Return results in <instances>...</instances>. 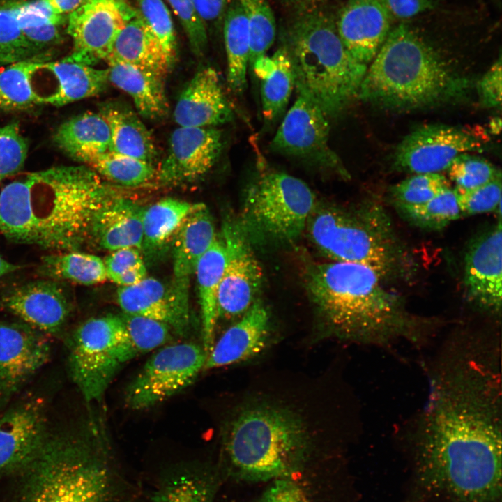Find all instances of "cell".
Wrapping results in <instances>:
<instances>
[{"label": "cell", "instance_id": "6da1fadb", "mask_svg": "<svg viewBox=\"0 0 502 502\" xmlns=\"http://www.w3.org/2000/svg\"><path fill=\"white\" fill-rule=\"evenodd\" d=\"M116 192L86 166L31 172L0 193V232L9 241L57 251L89 241L93 218Z\"/></svg>", "mask_w": 502, "mask_h": 502}, {"label": "cell", "instance_id": "7a4b0ae2", "mask_svg": "<svg viewBox=\"0 0 502 502\" xmlns=\"http://www.w3.org/2000/svg\"><path fill=\"white\" fill-rule=\"evenodd\" d=\"M388 282L371 268L349 262L312 264L305 273L309 295L330 329L346 338L379 343L414 337L420 326Z\"/></svg>", "mask_w": 502, "mask_h": 502}, {"label": "cell", "instance_id": "3957f363", "mask_svg": "<svg viewBox=\"0 0 502 502\" xmlns=\"http://www.w3.org/2000/svg\"><path fill=\"white\" fill-rule=\"evenodd\" d=\"M105 435L92 417L50 425L36 453L16 473L13 502H108L112 480Z\"/></svg>", "mask_w": 502, "mask_h": 502}, {"label": "cell", "instance_id": "277c9868", "mask_svg": "<svg viewBox=\"0 0 502 502\" xmlns=\"http://www.w3.org/2000/svg\"><path fill=\"white\" fill-rule=\"evenodd\" d=\"M469 86L418 31L401 23L367 68L357 96L384 109L414 110L456 100Z\"/></svg>", "mask_w": 502, "mask_h": 502}, {"label": "cell", "instance_id": "5b68a950", "mask_svg": "<svg viewBox=\"0 0 502 502\" xmlns=\"http://www.w3.org/2000/svg\"><path fill=\"white\" fill-rule=\"evenodd\" d=\"M282 39L297 92L310 97L328 119L338 116L357 97L367 67L343 45L335 17L318 6L297 10Z\"/></svg>", "mask_w": 502, "mask_h": 502}, {"label": "cell", "instance_id": "8992f818", "mask_svg": "<svg viewBox=\"0 0 502 502\" xmlns=\"http://www.w3.org/2000/svg\"><path fill=\"white\" fill-rule=\"evenodd\" d=\"M309 448L301 420L286 409L266 403L242 409L224 441L231 473L257 482L289 478L305 462Z\"/></svg>", "mask_w": 502, "mask_h": 502}, {"label": "cell", "instance_id": "52a82bcc", "mask_svg": "<svg viewBox=\"0 0 502 502\" xmlns=\"http://www.w3.org/2000/svg\"><path fill=\"white\" fill-rule=\"evenodd\" d=\"M305 229L334 261L365 265L389 282L412 273L411 257L378 204L367 202L351 210L315 207Z\"/></svg>", "mask_w": 502, "mask_h": 502}, {"label": "cell", "instance_id": "ba28073f", "mask_svg": "<svg viewBox=\"0 0 502 502\" xmlns=\"http://www.w3.org/2000/svg\"><path fill=\"white\" fill-rule=\"evenodd\" d=\"M315 207V195L304 181L263 170L246 190L238 222L250 241L289 243L305 230Z\"/></svg>", "mask_w": 502, "mask_h": 502}, {"label": "cell", "instance_id": "9c48e42d", "mask_svg": "<svg viewBox=\"0 0 502 502\" xmlns=\"http://www.w3.org/2000/svg\"><path fill=\"white\" fill-rule=\"evenodd\" d=\"M69 375L88 403L98 402L123 364L137 356L120 316L90 318L66 340Z\"/></svg>", "mask_w": 502, "mask_h": 502}, {"label": "cell", "instance_id": "30bf717a", "mask_svg": "<svg viewBox=\"0 0 502 502\" xmlns=\"http://www.w3.org/2000/svg\"><path fill=\"white\" fill-rule=\"evenodd\" d=\"M206 357L202 346L193 342L161 347L128 386L126 405L133 410L145 409L178 393L193 383Z\"/></svg>", "mask_w": 502, "mask_h": 502}, {"label": "cell", "instance_id": "8fae6325", "mask_svg": "<svg viewBox=\"0 0 502 502\" xmlns=\"http://www.w3.org/2000/svg\"><path fill=\"white\" fill-rule=\"evenodd\" d=\"M297 95L271 141L270 149L347 178L344 166L329 145L328 116L307 95L300 92Z\"/></svg>", "mask_w": 502, "mask_h": 502}, {"label": "cell", "instance_id": "7c38bea8", "mask_svg": "<svg viewBox=\"0 0 502 502\" xmlns=\"http://www.w3.org/2000/svg\"><path fill=\"white\" fill-rule=\"evenodd\" d=\"M486 142L476 131L444 124L421 126L407 135L393 155V168L415 174L439 173L462 153L481 152Z\"/></svg>", "mask_w": 502, "mask_h": 502}, {"label": "cell", "instance_id": "4fadbf2b", "mask_svg": "<svg viewBox=\"0 0 502 502\" xmlns=\"http://www.w3.org/2000/svg\"><path fill=\"white\" fill-rule=\"evenodd\" d=\"M135 11L130 0H84L68 16L67 33L73 47L63 59L91 66L106 61L115 39Z\"/></svg>", "mask_w": 502, "mask_h": 502}, {"label": "cell", "instance_id": "5bb4252c", "mask_svg": "<svg viewBox=\"0 0 502 502\" xmlns=\"http://www.w3.org/2000/svg\"><path fill=\"white\" fill-rule=\"evenodd\" d=\"M220 236L227 257L218 291V317L229 319L243 314L257 300L263 271L238 221H225Z\"/></svg>", "mask_w": 502, "mask_h": 502}, {"label": "cell", "instance_id": "9a60e30c", "mask_svg": "<svg viewBox=\"0 0 502 502\" xmlns=\"http://www.w3.org/2000/svg\"><path fill=\"white\" fill-rule=\"evenodd\" d=\"M50 337L21 321H0V408L48 362Z\"/></svg>", "mask_w": 502, "mask_h": 502}, {"label": "cell", "instance_id": "2e32d148", "mask_svg": "<svg viewBox=\"0 0 502 502\" xmlns=\"http://www.w3.org/2000/svg\"><path fill=\"white\" fill-rule=\"evenodd\" d=\"M50 424L43 397H26L0 413V480L16 474L34 456Z\"/></svg>", "mask_w": 502, "mask_h": 502}, {"label": "cell", "instance_id": "e0dca14e", "mask_svg": "<svg viewBox=\"0 0 502 502\" xmlns=\"http://www.w3.org/2000/svg\"><path fill=\"white\" fill-rule=\"evenodd\" d=\"M502 227L496 224L476 236L464 259L463 281L466 296L479 310L497 316L501 312Z\"/></svg>", "mask_w": 502, "mask_h": 502}, {"label": "cell", "instance_id": "ac0fdd59", "mask_svg": "<svg viewBox=\"0 0 502 502\" xmlns=\"http://www.w3.org/2000/svg\"><path fill=\"white\" fill-rule=\"evenodd\" d=\"M0 306L21 321L49 336L61 335L72 312V302L61 281L29 282L4 292Z\"/></svg>", "mask_w": 502, "mask_h": 502}, {"label": "cell", "instance_id": "d6986e66", "mask_svg": "<svg viewBox=\"0 0 502 502\" xmlns=\"http://www.w3.org/2000/svg\"><path fill=\"white\" fill-rule=\"evenodd\" d=\"M222 147V134L217 129L178 126L171 134L156 179L165 184L194 181L213 167Z\"/></svg>", "mask_w": 502, "mask_h": 502}, {"label": "cell", "instance_id": "ffe728a7", "mask_svg": "<svg viewBox=\"0 0 502 502\" xmlns=\"http://www.w3.org/2000/svg\"><path fill=\"white\" fill-rule=\"evenodd\" d=\"M31 88L41 104L60 107L102 93L108 70L61 59L40 62L31 74Z\"/></svg>", "mask_w": 502, "mask_h": 502}, {"label": "cell", "instance_id": "44dd1931", "mask_svg": "<svg viewBox=\"0 0 502 502\" xmlns=\"http://www.w3.org/2000/svg\"><path fill=\"white\" fill-rule=\"evenodd\" d=\"M392 19L381 0H348L335 17V23L346 50L367 66L390 33Z\"/></svg>", "mask_w": 502, "mask_h": 502}, {"label": "cell", "instance_id": "7402d4cb", "mask_svg": "<svg viewBox=\"0 0 502 502\" xmlns=\"http://www.w3.org/2000/svg\"><path fill=\"white\" fill-rule=\"evenodd\" d=\"M217 237L215 224L208 207L201 203L182 222L173 238V282L174 294L189 307L190 279L201 257Z\"/></svg>", "mask_w": 502, "mask_h": 502}, {"label": "cell", "instance_id": "603a6c76", "mask_svg": "<svg viewBox=\"0 0 502 502\" xmlns=\"http://www.w3.org/2000/svg\"><path fill=\"white\" fill-rule=\"evenodd\" d=\"M233 117L218 73L211 66L196 72L174 111V121L181 127L213 128L229 123Z\"/></svg>", "mask_w": 502, "mask_h": 502}, {"label": "cell", "instance_id": "cb8c5ba5", "mask_svg": "<svg viewBox=\"0 0 502 502\" xmlns=\"http://www.w3.org/2000/svg\"><path fill=\"white\" fill-rule=\"evenodd\" d=\"M219 338L208 354L204 369H213L248 360L261 353L270 336V314L256 300Z\"/></svg>", "mask_w": 502, "mask_h": 502}, {"label": "cell", "instance_id": "d4e9b609", "mask_svg": "<svg viewBox=\"0 0 502 502\" xmlns=\"http://www.w3.org/2000/svg\"><path fill=\"white\" fill-rule=\"evenodd\" d=\"M116 299L124 313L160 321L181 335L189 329V307L181 303L170 286L156 278L146 276L136 284L119 287Z\"/></svg>", "mask_w": 502, "mask_h": 502}, {"label": "cell", "instance_id": "484cf974", "mask_svg": "<svg viewBox=\"0 0 502 502\" xmlns=\"http://www.w3.org/2000/svg\"><path fill=\"white\" fill-rule=\"evenodd\" d=\"M144 208L118 195L105 201L95 213L89 241L102 249H142Z\"/></svg>", "mask_w": 502, "mask_h": 502}, {"label": "cell", "instance_id": "4316f807", "mask_svg": "<svg viewBox=\"0 0 502 502\" xmlns=\"http://www.w3.org/2000/svg\"><path fill=\"white\" fill-rule=\"evenodd\" d=\"M109 59L122 61L164 79L171 69L153 31L135 8L112 45Z\"/></svg>", "mask_w": 502, "mask_h": 502}, {"label": "cell", "instance_id": "83f0119b", "mask_svg": "<svg viewBox=\"0 0 502 502\" xmlns=\"http://www.w3.org/2000/svg\"><path fill=\"white\" fill-rule=\"evenodd\" d=\"M251 67L261 81L262 115L268 128L283 115L295 86L292 63L281 45L272 56L257 59Z\"/></svg>", "mask_w": 502, "mask_h": 502}, {"label": "cell", "instance_id": "f1b7e54d", "mask_svg": "<svg viewBox=\"0 0 502 502\" xmlns=\"http://www.w3.org/2000/svg\"><path fill=\"white\" fill-rule=\"evenodd\" d=\"M109 82L132 98L139 114L150 120H158L168 113L163 79L130 64L109 59Z\"/></svg>", "mask_w": 502, "mask_h": 502}, {"label": "cell", "instance_id": "f546056e", "mask_svg": "<svg viewBox=\"0 0 502 502\" xmlns=\"http://www.w3.org/2000/svg\"><path fill=\"white\" fill-rule=\"evenodd\" d=\"M53 140L73 159L84 162L111 150L109 126L100 112H84L62 123Z\"/></svg>", "mask_w": 502, "mask_h": 502}, {"label": "cell", "instance_id": "4dcf8cb0", "mask_svg": "<svg viewBox=\"0 0 502 502\" xmlns=\"http://www.w3.org/2000/svg\"><path fill=\"white\" fill-rule=\"evenodd\" d=\"M99 112L109 128L110 151L153 164L157 152L151 132L129 106L110 101Z\"/></svg>", "mask_w": 502, "mask_h": 502}, {"label": "cell", "instance_id": "1f68e13d", "mask_svg": "<svg viewBox=\"0 0 502 502\" xmlns=\"http://www.w3.org/2000/svg\"><path fill=\"white\" fill-rule=\"evenodd\" d=\"M226 249L221 236L214 242L198 261L197 277L201 316L202 347L206 356L215 342V330L218 318V296L226 264Z\"/></svg>", "mask_w": 502, "mask_h": 502}, {"label": "cell", "instance_id": "d6a6232c", "mask_svg": "<svg viewBox=\"0 0 502 502\" xmlns=\"http://www.w3.org/2000/svg\"><path fill=\"white\" fill-rule=\"evenodd\" d=\"M216 488L210 471L195 465L182 466L163 478L149 502H213Z\"/></svg>", "mask_w": 502, "mask_h": 502}, {"label": "cell", "instance_id": "836d02e7", "mask_svg": "<svg viewBox=\"0 0 502 502\" xmlns=\"http://www.w3.org/2000/svg\"><path fill=\"white\" fill-rule=\"evenodd\" d=\"M223 36L227 62V82L235 93L246 86L250 50V31L246 18L236 0H232L225 15Z\"/></svg>", "mask_w": 502, "mask_h": 502}, {"label": "cell", "instance_id": "e575fe53", "mask_svg": "<svg viewBox=\"0 0 502 502\" xmlns=\"http://www.w3.org/2000/svg\"><path fill=\"white\" fill-rule=\"evenodd\" d=\"M195 204L174 198L162 199L144 208L142 249L147 254L159 252L173 240Z\"/></svg>", "mask_w": 502, "mask_h": 502}, {"label": "cell", "instance_id": "d590c367", "mask_svg": "<svg viewBox=\"0 0 502 502\" xmlns=\"http://www.w3.org/2000/svg\"><path fill=\"white\" fill-rule=\"evenodd\" d=\"M39 274L48 279L92 285L107 279L104 260L78 251L51 254L41 259Z\"/></svg>", "mask_w": 502, "mask_h": 502}, {"label": "cell", "instance_id": "8d00e7d4", "mask_svg": "<svg viewBox=\"0 0 502 502\" xmlns=\"http://www.w3.org/2000/svg\"><path fill=\"white\" fill-rule=\"evenodd\" d=\"M99 176L124 187H139L157 178L152 163L112 151L100 154L85 163Z\"/></svg>", "mask_w": 502, "mask_h": 502}, {"label": "cell", "instance_id": "74e56055", "mask_svg": "<svg viewBox=\"0 0 502 502\" xmlns=\"http://www.w3.org/2000/svg\"><path fill=\"white\" fill-rule=\"evenodd\" d=\"M43 61L26 60L0 70V110L23 111L41 104L31 88L30 76Z\"/></svg>", "mask_w": 502, "mask_h": 502}, {"label": "cell", "instance_id": "f35d334b", "mask_svg": "<svg viewBox=\"0 0 502 502\" xmlns=\"http://www.w3.org/2000/svg\"><path fill=\"white\" fill-rule=\"evenodd\" d=\"M396 209L407 222L428 230L443 229L462 215L456 193L450 187L424 204Z\"/></svg>", "mask_w": 502, "mask_h": 502}, {"label": "cell", "instance_id": "ab89813d", "mask_svg": "<svg viewBox=\"0 0 502 502\" xmlns=\"http://www.w3.org/2000/svg\"><path fill=\"white\" fill-rule=\"evenodd\" d=\"M17 1L0 2V66L26 60H40L46 54L38 50L24 36L15 17Z\"/></svg>", "mask_w": 502, "mask_h": 502}, {"label": "cell", "instance_id": "60d3db41", "mask_svg": "<svg viewBox=\"0 0 502 502\" xmlns=\"http://www.w3.org/2000/svg\"><path fill=\"white\" fill-rule=\"evenodd\" d=\"M246 18L250 37L249 66L266 54L275 39L276 20L266 0H236Z\"/></svg>", "mask_w": 502, "mask_h": 502}, {"label": "cell", "instance_id": "b9f144b4", "mask_svg": "<svg viewBox=\"0 0 502 502\" xmlns=\"http://www.w3.org/2000/svg\"><path fill=\"white\" fill-rule=\"evenodd\" d=\"M159 40L172 68L177 52L176 34L171 14L163 0H130Z\"/></svg>", "mask_w": 502, "mask_h": 502}, {"label": "cell", "instance_id": "7bdbcfd3", "mask_svg": "<svg viewBox=\"0 0 502 502\" xmlns=\"http://www.w3.org/2000/svg\"><path fill=\"white\" fill-rule=\"evenodd\" d=\"M446 178L439 173L416 174L390 189L395 207L424 204L446 188H450Z\"/></svg>", "mask_w": 502, "mask_h": 502}, {"label": "cell", "instance_id": "ee69618b", "mask_svg": "<svg viewBox=\"0 0 502 502\" xmlns=\"http://www.w3.org/2000/svg\"><path fill=\"white\" fill-rule=\"evenodd\" d=\"M121 317L130 342L137 355L160 348L172 338L174 331L163 322L124 312Z\"/></svg>", "mask_w": 502, "mask_h": 502}, {"label": "cell", "instance_id": "f6af8a7d", "mask_svg": "<svg viewBox=\"0 0 502 502\" xmlns=\"http://www.w3.org/2000/svg\"><path fill=\"white\" fill-rule=\"evenodd\" d=\"M447 170L458 190H469L501 177L500 170L492 163L469 153L457 156Z\"/></svg>", "mask_w": 502, "mask_h": 502}, {"label": "cell", "instance_id": "bcb514c9", "mask_svg": "<svg viewBox=\"0 0 502 502\" xmlns=\"http://www.w3.org/2000/svg\"><path fill=\"white\" fill-rule=\"evenodd\" d=\"M28 151V140L18 123L0 127V182L23 169Z\"/></svg>", "mask_w": 502, "mask_h": 502}, {"label": "cell", "instance_id": "7dc6e473", "mask_svg": "<svg viewBox=\"0 0 502 502\" xmlns=\"http://www.w3.org/2000/svg\"><path fill=\"white\" fill-rule=\"evenodd\" d=\"M462 215H476L501 208V177L469 190L454 189Z\"/></svg>", "mask_w": 502, "mask_h": 502}, {"label": "cell", "instance_id": "c3c4849f", "mask_svg": "<svg viewBox=\"0 0 502 502\" xmlns=\"http://www.w3.org/2000/svg\"><path fill=\"white\" fill-rule=\"evenodd\" d=\"M179 20L195 55L204 54L208 45V31L194 8L192 0H166Z\"/></svg>", "mask_w": 502, "mask_h": 502}, {"label": "cell", "instance_id": "681fc988", "mask_svg": "<svg viewBox=\"0 0 502 502\" xmlns=\"http://www.w3.org/2000/svg\"><path fill=\"white\" fill-rule=\"evenodd\" d=\"M15 14L21 30L47 24L60 26L67 20L66 16L54 11L47 0L17 1Z\"/></svg>", "mask_w": 502, "mask_h": 502}, {"label": "cell", "instance_id": "f907efd6", "mask_svg": "<svg viewBox=\"0 0 502 502\" xmlns=\"http://www.w3.org/2000/svg\"><path fill=\"white\" fill-rule=\"evenodd\" d=\"M478 94L482 105L497 107L501 103V57L492 65L477 84Z\"/></svg>", "mask_w": 502, "mask_h": 502}, {"label": "cell", "instance_id": "816d5d0a", "mask_svg": "<svg viewBox=\"0 0 502 502\" xmlns=\"http://www.w3.org/2000/svg\"><path fill=\"white\" fill-rule=\"evenodd\" d=\"M107 279L113 281L129 270L144 266L140 250L123 248L112 251L104 260Z\"/></svg>", "mask_w": 502, "mask_h": 502}, {"label": "cell", "instance_id": "f5cc1de1", "mask_svg": "<svg viewBox=\"0 0 502 502\" xmlns=\"http://www.w3.org/2000/svg\"><path fill=\"white\" fill-rule=\"evenodd\" d=\"M252 502H310L304 492L289 478L275 480Z\"/></svg>", "mask_w": 502, "mask_h": 502}, {"label": "cell", "instance_id": "db71d44e", "mask_svg": "<svg viewBox=\"0 0 502 502\" xmlns=\"http://www.w3.org/2000/svg\"><path fill=\"white\" fill-rule=\"evenodd\" d=\"M232 0H192L194 8L207 31L210 27L222 25L227 10Z\"/></svg>", "mask_w": 502, "mask_h": 502}, {"label": "cell", "instance_id": "11a10c76", "mask_svg": "<svg viewBox=\"0 0 502 502\" xmlns=\"http://www.w3.org/2000/svg\"><path fill=\"white\" fill-rule=\"evenodd\" d=\"M392 18L406 20L434 9L433 0H381Z\"/></svg>", "mask_w": 502, "mask_h": 502}, {"label": "cell", "instance_id": "9f6ffc18", "mask_svg": "<svg viewBox=\"0 0 502 502\" xmlns=\"http://www.w3.org/2000/svg\"><path fill=\"white\" fill-rule=\"evenodd\" d=\"M54 11L66 16L78 8L84 0H47Z\"/></svg>", "mask_w": 502, "mask_h": 502}, {"label": "cell", "instance_id": "6f0895ef", "mask_svg": "<svg viewBox=\"0 0 502 502\" xmlns=\"http://www.w3.org/2000/svg\"><path fill=\"white\" fill-rule=\"evenodd\" d=\"M284 3L294 8L296 11L318 6L321 0H282Z\"/></svg>", "mask_w": 502, "mask_h": 502}, {"label": "cell", "instance_id": "680465c9", "mask_svg": "<svg viewBox=\"0 0 502 502\" xmlns=\"http://www.w3.org/2000/svg\"><path fill=\"white\" fill-rule=\"evenodd\" d=\"M20 268V266L10 263L0 255V277L13 273Z\"/></svg>", "mask_w": 502, "mask_h": 502}, {"label": "cell", "instance_id": "91938a15", "mask_svg": "<svg viewBox=\"0 0 502 502\" xmlns=\"http://www.w3.org/2000/svg\"><path fill=\"white\" fill-rule=\"evenodd\" d=\"M490 128L494 133H499L501 130V119H493L490 122Z\"/></svg>", "mask_w": 502, "mask_h": 502}]
</instances>
